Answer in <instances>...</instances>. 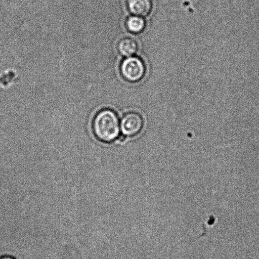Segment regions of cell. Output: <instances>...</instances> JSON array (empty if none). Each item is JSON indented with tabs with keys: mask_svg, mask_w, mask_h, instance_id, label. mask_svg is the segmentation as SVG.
I'll return each mask as SVG.
<instances>
[{
	"mask_svg": "<svg viewBox=\"0 0 259 259\" xmlns=\"http://www.w3.org/2000/svg\"><path fill=\"white\" fill-rule=\"evenodd\" d=\"M93 129L96 138L105 143H111L118 138L120 123L113 111L105 109L100 111L93 120Z\"/></svg>",
	"mask_w": 259,
	"mask_h": 259,
	"instance_id": "6da1fadb",
	"label": "cell"
},
{
	"mask_svg": "<svg viewBox=\"0 0 259 259\" xmlns=\"http://www.w3.org/2000/svg\"><path fill=\"white\" fill-rule=\"evenodd\" d=\"M120 71L124 79L135 83L139 82L144 78L146 67L141 58L133 56L125 58L121 62Z\"/></svg>",
	"mask_w": 259,
	"mask_h": 259,
	"instance_id": "7a4b0ae2",
	"label": "cell"
},
{
	"mask_svg": "<svg viewBox=\"0 0 259 259\" xmlns=\"http://www.w3.org/2000/svg\"><path fill=\"white\" fill-rule=\"evenodd\" d=\"M144 126L142 116L137 112L126 113L120 123V130L124 136L134 137L141 132Z\"/></svg>",
	"mask_w": 259,
	"mask_h": 259,
	"instance_id": "3957f363",
	"label": "cell"
},
{
	"mask_svg": "<svg viewBox=\"0 0 259 259\" xmlns=\"http://www.w3.org/2000/svg\"><path fill=\"white\" fill-rule=\"evenodd\" d=\"M130 12L136 16L146 17L152 11V0H126Z\"/></svg>",
	"mask_w": 259,
	"mask_h": 259,
	"instance_id": "277c9868",
	"label": "cell"
},
{
	"mask_svg": "<svg viewBox=\"0 0 259 259\" xmlns=\"http://www.w3.org/2000/svg\"><path fill=\"white\" fill-rule=\"evenodd\" d=\"M118 50L123 57L126 58L133 57L138 51V44L133 38L124 37L119 42Z\"/></svg>",
	"mask_w": 259,
	"mask_h": 259,
	"instance_id": "5b68a950",
	"label": "cell"
},
{
	"mask_svg": "<svg viewBox=\"0 0 259 259\" xmlns=\"http://www.w3.org/2000/svg\"><path fill=\"white\" fill-rule=\"evenodd\" d=\"M126 25L130 32L134 34H139L143 31L146 27V21L141 17L133 15L126 20Z\"/></svg>",
	"mask_w": 259,
	"mask_h": 259,
	"instance_id": "8992f818",
	"label": "cell"
},
{
	"mask_svg": "<svg viewBox=\"0 0 259 259\" xmlns=\"http://www.w3.org/2000/svg\"><path fill=\"white\" fill-rule=\"evenodd\" d=\"M0 259H15L10 256H4V257H0Z\"/></svg>",
	"mask_w": 259,
	"mask_h": 259,
	"instance_id": "52a82bcc",
	"label": "cell"
}]
</instances>
